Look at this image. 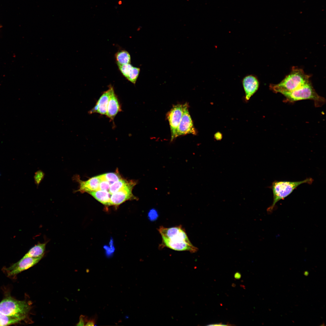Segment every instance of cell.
<instances>
[{
	"label": "cell",
	"instance_id": "obj_12",
	"mask_svg": "<svg viewBox=\"0 0 326 326\" xmlns=\"http://www.w3.org/2000/svg\"><path fill=\"white\" fill-rule=\"evenodd\" d=\"M76 181L79 184V187L77 192L82 193L88 192L99 190L100 183L101 180V175L93 177L87 181H83L76 176Z\"/></svg>",
	"mask_w": 326,
	"mask_h": 326
},
{
	"label": "cell",
	"instance_id": "obj_8",
	"mask_svg": "<svg viewBox=\"0 0 326 326\" xmlns=\"http://www.w3.org/2000/svg\"><path fill=\"white\" fill-rule=\"evenodd\" d=\"M43 257H23L20 260L6 269L9 276L15 275L37 264Z\"/></svg>",
	"mask_w": 326,
	"mask_h": 326
},
{
	"label": "cell",
	"instance_id": "obj_19",
	"mask_svg": "<svg viewBox=\"0 0 326 326\" xmlns=\"http://www.w3.org/2000/svg\"><path fill=\"white\" fill-rule=\"evenodd\" d=\"M101 178L108 181L110 185L122 179L120 176L116 173H108L101 174Z\"/></svg>",
	"mask_w": 326,
	"mask_h": 326
},
{
	"label": "cell",
	"instance_id": "obj_28",
	"mask_svg": "<svg viewBox=\"0 0 326 326\" xmlns=\"http://www.w3.org/2000/svg\"><path fill=\"white\" fill-rule=\"evenodd\" d=\"M208 326H226L228 325L227 324H223L222 323H213L207 325Z\"/></svg>",
	"mask_w": 326,
	"mask_h": 326
},
{
	"label": "cell",
	"instance_id": "obj_25",
	"mask_svg": "<svg viewBox=\"0 0 326 326\" xmlns=\"http://www.w3.org/2000/svg\"><path fill=\"white\" fill-rule=\"evenodd\" d=\"M97 319V316L95 315L88 319L85 326H93L95 325Z\"/></svg>",
	"mask_w": 326,
	"mask_h": 326
},
{
	"label": "cell",
	"instance_id": "obj_26",
	"mask_svg": "<svg viewBox=\"0 0 326 326\" xmlns=\"http://www.w3.org/2000/svg\"><path fill=\"white\" fill-rule=\"evenodd\" d=\"M215 138L217 140H220L222 137V134L220 133H216L214 136Z\"/></svg>",
	"mask_w": 326,
	"mask_h": 326
},
{
	"label": "cell",
	"instance_id": "obj_11",
	"mask_svg": "<svg viewBox=\"0 0 326 326\" xmlns=\"http://www.w3.org/2000/svg\"><path fill=\"white\" fill-rule=\"evenodd\" d=\"M242 83L245 93V100L248 101L257 90L259 82L254 75H250L243 78Z\"/></svg>",
	"mask_w": 326,
	"mask_h": 326
},
{
	"label": "cell",
	"instance_id": "obj_7",
	"mask_svg": "<svg viewBox=\"0 0 326 326\" xmlns=\"http://www.w3.org/2000/svg\"><path fill=\"white\" fill-rule=\"evenodd\" d=\"M184 104H177L173 106L167 113V118L171 131V142L175 139L177 129L181 119Z\"/></svg>",
	"mask_w": 326,
	"mask_h": 326
},
{
	"label": "cell",
	"instance_id": "obj_27",
	"mask_svg": "<svg viewBox=\"0 0 326 326\" xmlns=\"http://www.w3.org/2000/svg\"><path fill=\"white\" fill-rule=\"evenodd\" d=\"M234 277L235 279L238 280L241 278V275L240 273L237 272L235 273L234 274Z\"/></svg>",
	"mask_w": 326,
	"mask_h": 326
},
{
	"label": "cell",
	"instance_id": "obj_4",
	"mask_svg": "<svg viewBox=\"0 0 326 326\" xmlns=\"http://www.w3.org/2000/svg\"><path fill=\"white\" fill-rule=\"evenodd\" d=\"M31 306L25 301L18 300L8 297L0 302V312L4 314L21 318L28 317Z\"/></svg>",
	"mask_w": 326,
	"mask_h": 326
},
{
	"label": "cell",
	"instance_id": "obj_21",
	"mask_svg": "<svg viewBox=\"0 0 326 326\" xmlns=\"http://www.w3.org/2000/svg\"><path fill=\"white\" fill-rule=\"evenodd\" d=\"M119 70L126 79L128 78L133 66L130 63L118 65Z\"/></svg>",
	"mask_w": 326,
	"mask_h": 326
},
{
	"label": "cell",
	"instance_id": "obj_16",
	"mask_svg": "<svg viewBox=\"0 0 326 326\" xmlns=\"http://www.w3.org/2000/svg\"><path fill=\"white\" fill-rule=\"evenodd\" d=\"M115 58L117 66L131 63L130 55L126 50L118 51L115 54Z\"/></svg>",
	"mask_w": 326,
	"mask_h": 326
},
{
	"label": "cell",
	"instance_id": "obj_14",
	"mask_svg": "<svg viewBox=\"0 0 326 326\" xmlns=\"http://www.w3.org/2000/svg\"><path fill=\"white\" fill-rule=\"evenodd\" d=\"M88 193L103 204L110 206L111 194L108 191L98 190Z\"/></svg>",
	"mask_w": 326,
	"mask_h": 326
},
{
	"label": "cell",
	"instance_id": "obj_24",
	"mask_svg": "<svg viewBox=\"0 0 326 326\" xmlns=\"http://www.w3.org/2000/svg\"><path fill=\"white\" fill-rule=\"evenodd\" d=\"M88 317L83 315H81L79 318L78 322L76 324L77 326H85L88 320Z\"/></svg>",
	"mask_w": 326,
	"mask_h": 326
},
{
	"label": "cell",
	"instance_id": "obj_6",
	"mask_svg": "<svg viewBox=\"0 0 326 326\" xmlns=\"http://www.w3.org/2000/svg\"><path fill=\"white\" fill-rule=\"evenodd\" d=\"M188 134L195 135L197 134V132L189 113L188 104L186 103L184 104L183 113L177 129L175 138Z\"/></svg>",
	"mask_w": 326,
	"mask_h": 326
},
{
	"label": "cell",
	"instance_id": "obj_23",
	"mask_svg": "<svg viewBox=\"0 0 326 326\" xmlns=\"http://www.w3.org/2000/svg\"><path fill=\"white\" fill-rule=\"evenodd\" d=\"M158 215L157 211L155 209L150 210L148 216L150 220L154 221L157 219Z\"/></svg>",
	"mask_w": 326,
	"mask_h": 326
},
{
	"label": "cell",
	"instance_id": "obj_2",
	"mask_svg": "<svg viewBox=\"0 0 326 326\" xmlns=\"http://www.w3.org/2000/svg\"><path fill=\"white\" fill-rule=\"evenodd\" d=\"M310 77L302 69L294 67L290 74L281 82L277 84H271L270 87L275 92L290 91L309 82Z\"/></svg>",
	"mask_w": 326,
	"mask_h": 326
},
{
	"label": "cell",
	"instance_id": "obj_1",
	"mask_svg": "<svg viewBox=\"0 0 326 326\" xmlns=\"http://www.w3.org/2000/svg\"><path fill=\"white\" fill-rule=\"evenodd\" d=\"M162 238L161 246L179 251L195 253L198 248L190 241L185 230L181 225L171 228L161 226L158 229Z\"/></svg>",
	"mask_w": 326,
	"mask_h": 326
},
{
	"label": "cell",
	"instance_id": "obj_15",
	"mask_svg": "<svg viewBox=\"0 0 326 326\" xmlns=\"http://www.w3.org/2000/svg\"><path fill=\"white\" fill-rule=\"evenodd\" d=\"M46 243H39L31 248L23 257H43Z\"/></svg>",
	"mask_w": 326,
	"mask_h": 326
},
{
	"label": "cell",
	"instance_id": "obj_20",
	"mask_svg": "<svg viewBox=\"0 0 326 326\" xmlns=\"http://www.w3.org/2000/svg\"><path fill=\"white\" fill-rule=\"evenodd\" d=\"M140 71L139 68L133 66L126 79L132 83L135 84L139 76Z\"/></svg>",
	"mask_w": 326,
	"mask_h": 326
},
{
	"label": "cell",
	"instance_id": "obj_18",
	"mask_svg": "<svg viewBox=\"0 0 326 326\" xmlns=\"http://www.w3.org/2000/svg\"><path fill=\"white\" fill-rule=\"evenodd\" d=\"M128 182L125 180L121 179L111 184L108 191L111 195L113 194L122 188Z\"/></svg>",
	"mask_w": 326,
	"mask_h": 326
},
{
	"label": "cell",
	"instance_id": "obj_22",
	"mask_svg": "<svg viewBox=\"0 0 326 326\" xmlns=\"http://www.w3.org/2000/svg\"><path fill=\"white\" fill-rule=\"evenodd\" d=\"M110 185V184L108 181L101 178V180L99 184L98 190L108 191Z\"/></svg>",
	"mask_w": 326,
	"mask_h": 326
},
{
	"label": "cell",
	"instance_id": "obj_3",
	"mask_svg": "<svg viewBox=\"0 0 326 326\" xmlns=\"http://www.w3.org/2000/svg\"><path fill=\"white\" fill-rule=\"evenodd\" d=\"M313 181L312 178H308L299 181H275L273 182L270 188L272 190L273 201L271 206L268 208L267 212H272L278 202L289 195L300 185L305 183L311 184Z\"/></svg>",
	"mask_w": 326,
	"mask_h": 326
},
{
	"label": "cell",
	"instance_id": "obj_13",
	"mask_svg": "<svg viewBox=\"0 0 326 326\" xmlns=\"http://www.w3.org/2000/svg\"><path fill=\"white\" fill-rule=\"evenodd\" d=\"M122 111L121 104L114 88L111 90L106 116L110 120L113 121L118 113Z\"/></svg>",
	"mask_w": 326,
	"mask_h": 326
},
{
	"label": "cell",
	"instance_id": "obj_10",
	"mask_svg": "<svg viewBox=\"0 0 326 326\" xmlns=\"http://www.w3.org/2000/svg\"><path fill=\"white\" fill-rule=\"evenodd\" d=\"M113 87L110 85L108 89L103 93L94 107L88 112L89 114L97 113L106 115L110 94Z\"/></svg>",
	"mask_w": 326,
	"mask_h": 326
},
{
	"label": "cell",
	"instance_id": "obj_29",
	"mask_svg": "<svg viewBox=\"0 0 326 326\" xmlns=\"http://www.w3.org/2000/svg\"><path fill=\"white\" fill-rule=\"evenodd\" d=\"M304 274L305 276H307L309 274V272L307 271H305L304 272Z\"/></svg>",
	"mask_w": 326,
	"mask_h": 326
},
{
	"label": "cell",
	"instance_id": "obj_17",
	"mask_svg": "<svg viewBox=\"0 0 326 326\" xmlns=\"http://www.w3.org/2000/svg\"><path fill=\"white\" fill-rule=\"evenodd\" d=\"M23 320L20 318L6 315L0 312V326H6L17 323Z\"/></svg>",
	"mask_w": 326,
	"mask_h": 326
},
{
	"label": "cell",
	"instance_id": "obj_9",
	"mask_svg": "<svg viewBox=\"0 0 326 326\" xmlns=\"http://www.w3.org/2000/svg\"><path fill=\"white\" fill-rule=\"evenodd\" d=\"M136 183L133 181H128L121 189L111 195L110 206H117L126 200L133 198L132 190Z\"/></svg>",
	"mask_w": 326,
	"mask_h": 326
},
{
	"label": "cell",
	"instance_id": "obj_5",
	"mask_svg": "<svg viewBox=\"0 0 326 326\" xmlns=\"http://www.w3.org/2000/svg\"><path fill=\"white\" fill-rule=\"evenodd\" d=\"M280 93L290 102L310 99L314 101L317 106L323 104L325 101L324 98L316 93L310 82L294 90L283 91Z\"/></svg>",
	"mask_w": 326,
	"mask_h": 326
}]
</instances>
